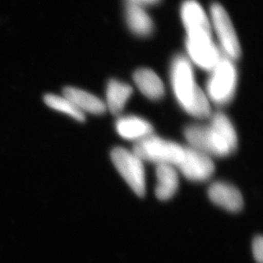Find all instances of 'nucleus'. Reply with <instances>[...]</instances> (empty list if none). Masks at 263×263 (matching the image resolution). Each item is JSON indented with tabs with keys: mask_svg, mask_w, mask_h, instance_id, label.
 <instances>
[{
	"mask_svg": "<svg viewBox=\"0 0 263 263\" xmlns=\"http://www.w3.org/2000/svg\"><path fill=\"white\" fill-rule=\"evenodd\" d=\"M170 77L176 101L186 114L199 119L211 117V102L205 92L197 84L189 58L183 55H176L171 65Z\"/></svg>",
	"mask_w": 263,
	"mask_h": 263,
	"instance_id": "nucleus-3",
	"label": "nucleus"
},
{
	"mask_svg": "<svg viewBox=\"0 0 263 263\" xmlns=\"http://www.w3.org/2000/svg\"><path fill=\"white\" fill-rule=\"evenodd\" d=\"M161 0H127V3H130L133 5H138L141 7H146L150 5H155L159 4Z\"/></svg>",
	"mask_w": 263,
	"mask_h": 263,
	"instance_id": "nucleus-18",
	"label": "nucleus"
},
{
	"mask_svg": "<svg viewBox=\"0 0 263 263\" xmlns=\"http://www.w3.org/2000/svg\"><path fill=\"white\" fill-rule=\"evenodd\" d=\"M176 168L184 177L195 182L208 181L215 172L211 157L189 146H184L183 155Z\"/></svg>",
	"mask_w": 263,
	"mask_h": 263,
	"instance_id": "nucleus-8",
	"label": "nucleus"
},
{
	"mask_svg": "<svg viewBox=\"0 0 263 263\" xmlns=\"http://www.w3.org/2000/svg\"><path fill=\"white\" fill-rule=\"evenodd\" d=\"M132 152L143 162L176 167L183 155L184 146L152 134L135 142Z\"/></svg>",
	"mask_w": 263,
	"mask_h": 263,
	"instance_id": "nucleus-5",
	"label": "nucleus"
},
{
	"mask_svg": "<svg viewBox=\"0 0 263 263\" xmlns=\"http://www.w3.org/2000/svg\"><path fill=\"white\" fill-rule=\"evenodd\" d=\"M45 102L50 108L68 115L77 121L84 122L85 120V114L78 109L64 96L60 97L54 94L46 95L45 97Z\"/></svg>",
	"mask_w": 263,
	"mask_h": 263,
	"instance_id": "nucleus-16",
	"label": "nucleus"
},
{
	"mask_svg": "<svg viewBox=\"0 0 263 263\" xmlns=\"http://www.w3.org/2000/svg\"><path fill=\"white\" fill-rule=\"evenodd\" d=\"M210 15L211 28L216 32L219 40V49L222 55L235 62L240 58L241 46L231 18L218 3L211 5Z\"/></svg>",
	"mask_w": 263,
	"mask_h": 263,
	"instance_id": "nucleus-7",
	"label": "nucleus"
},
{
	"mask_svg": "<svg viewBox=\"0 0 263 263\" xmlns=\"http://www.w3.org/2000/svg\"><path fill=\"white\" fill-rule=\"evenodd\" d=\"M181 18L186 30V54L198 67H208L219 55L213 41L211 21L197 0H185L181 6Z\"/></svg>",
	"mask_w": 263,
	"mask_h": 263,
	"instance_id": "nucleus-1",
	"label": "nucleus"
},
{
	"mask_svg": "<svg viewBox=\"0 0 263 263\" xmlns=\"http://www.w3.org/2000/svg\"><path fill=\"white\" fill-rule=\"evenodd\" d=\"M157 186L155 194L159 200L172 199L178 190L179 173L176 167L159 164L156 168Z\"/></svg>",
	"mask_w": 263,
	"mask_h": 263,
	"instance_id": "nucleus-13",
	"label": "nucleus"
},
{
	"mask_svg": "<svg viewBox=\"0 0 263 263\" xmlns=\"http://www.w3.org/2000/svg\"><path fill=\"white\" fill-rule=\"evenodd\" d=\"M115 129L119 137L135 142L154 134V126L151 123L136 115L119 118L115 124Z\"/></svg>",
	"mask_w": 263,
	"mask_h": 263,
	"instance_id": "nucleus-10",
	"label": "nucleus"
},
{
	"mask_svg": "<svg viewBox=\"0 0 263 263\" xmlns=\"http://www.w3.org/2000/svg\"><path fill=\"white\" fill-rule=\"evenodd\" d=\"M208 196L214 204L229 212H238L243 209L242 194L236 186L225 181H216L209 186Z\"/></svg>",
	"mask_w": 263,
	"mask_h": 263,
	"instance_id": "nucleus-9",
	"label": "nucleus"
},
{
	"mask_svg": "<svg viewBox=\"0 0 263 263\" xmlns=\"http://www.w3.org/2000/svg\"><path fill=\"white\" fill-rule=\"evenodd\" d=\"M133 89L126 83L119 80H111L106 89V107L112 115H119L124 110Z\"/></svg>",
	"mask_w": 263,
	"mask_h": 263,
	"instance_id": "nucleus-15",
	"label": "nucleus"
},
{
	"mask_svg": "<svg viewBox=\"0 0 263 263\" xmlns=\"http://www.w3.org/2000/svg\"><path fill=\"white\" fill-rule=\"evenodd\" d=\"M124 16L128 28L134 34L139 37H148L154 32V22L144 8L126 3Z\"/></svg>",
	"mask_w": 263,
	"mask_h": 263,
	"instance_id": "nucleus-14",
	"label": "nucleus"
},
{
	"mask_svg": "<svg viewBox=\"0 0 263 263\" xmlns=\"http://www.w3.org/2000/svg\"><path fill=\"white\" fill-rule=\"evenodd\" d=\"M252 253L254 258L258 263L263 261V238L261 236H258L254 239L252 243Z\"/></svg>",
	"mask_w": 263,
	"mask_h": 263,
	"instance_id": "nucleus-17",
	"label": "nucleus"
},
{
	"mask_svg": "<svg viewBox=\"0 0 263 263\" xmlns=\"http://www.w3.org/2000/svg\"><path fill=\"white\" fill-rule=\"evenodd\" d=\"M133 80L140 91L152 101H159L164 97V83L156 72L149 68H140L133 74Z\"/></svg>",
	"mask_w": 263,
	"mask_h": 263,
	"instance_id": "nucleus-12",
	"label": "nucleus"
},
{
	"mask_svg": "<svg viewBox=\"0 0 263 263\" xmlns=\"http://www.w3.org/2000/svg\"><path fill=\"white\" fill-rule=\"evenodd\" d=\"M208 124H189L184 129L189 146L211 157L229 156L238 146V136L234 124L225 114L211 115Z\"/></svg>",
	"mask_w": 263,
	"mask_h": 263,
	"instance_id": "nucleus-2",
	"label": "nucleus"
},
{
	"mask_svg": "<svg viewBox=\"0 0 263 263\" xmlns=\"http://www.w3.org/2000/svg\"><path fill=\"white\" fill-rule=\"evenodd\" d=\"M111 159L115 168L129 187L138 196H144L146 193L144 162L133 152L120 146L112 149Z\"/></svg>",
	"mask_w": 263,
	"mask_h": 263,
	"instance_id": "nucleus-6",
	"label": "nucleus"
},
{
	"mask_svg": "<svg viewBox=\"0 0 263 263\" xmlns=\"http://www.w3.org/2000/svg\"><path fill=\"white\" fill-rule=\"evenodd\" d=\"M210 72L205 93L209 101L218 106L229 104L234 99L238 84V72L234 61L221 55Z\"/></svg>",
	"mask_w": 263,
	"mask_h": 263,
	"instance_id": "nucleus-4",
	"label": "nucleus"
},
{
	"mask_svg": "<svg viewBox=\"0 0 263 263\" xmlns=\"http://www.w3.org/2000/svg\"><path fill=\"white\" fill-rule=\"evenodd\" d=\"M63 96L69 100L83 114L85 112L92 115H103L107 111L105 102L97 96L75 87H66Z\"/></svg>",
	"mask_w": 263,
	"mask_h": 263,
	"instance_id": "nucleus-11",
	"label": "nucleus"
}]
</instances>
